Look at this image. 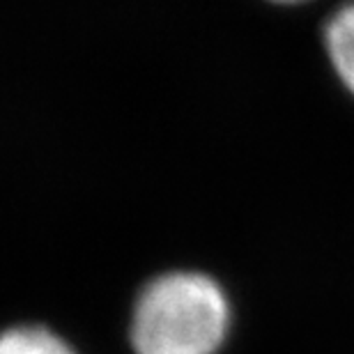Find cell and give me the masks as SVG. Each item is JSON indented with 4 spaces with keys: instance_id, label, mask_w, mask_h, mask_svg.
Segmentation results:
<instances>
[{
    "instance_id": "1",
    "label": "cell",
    "mask_w": 354,
    "mask_h": 354,
    "mask_svg": "<svg viewBox=\"0 0 354 354\" xmlns=\"http://www.w3.org/2000/svg\"><path fill=\"white\" fill-rule=\"evenodd\" d=\"M230 308L209 276L175 272L152 281L133 310L138 354H214L228 334Z\"/></svg>"
},
{
    "instance_id": "2",
    "label": "cell",
    "mask_w": 354,
    "mask_h": 354,
    "mask_svg": "<svg viewBox=\"0 0 354 354\" xmlns=\"http://www.w3.org/2000/svg\"><path fill=\"white\" fill-rule=\"evenodd\" d=\"M324 46L338 79L354 95V5L341 7L327 21Z\"/></svg>"
},
{
    "instance_id": "3",
    "label": "cell",
    "mask_w": 354,
    "mask_h": 354,
    "mask_svg": "<svg viewBox=\"0 0 354 354\" xmlns=\"http://www.w3.org/2000/svg\"><path fill=\"white\" fill-rule=\"evenodd\" d=\"M0 354H74L72 348L41 327H19L0 336Z\"/></svg>"
}]
</instances>
